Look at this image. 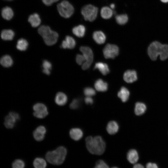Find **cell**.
<instances>
[{
	"label": "cell",
	"instance_id": "obj_26",
	"mask_svg": "<svg viewBox=\"0 0 168 168\" xmlns=\"http://www.w3.org/2000/svg\"><path fill=\"white\" fill-rule=\"evenodd\" d=\"M113 13L111 8L107 6L102 7L100 11L101 16L106 19L110 18L112 16Z\"/></svg>",
	"mask_w": 168,
	"mask_h": 168
},
{
	"label": "cell",
	"instance_id": "obj_36",
	"mask_svg": "<svg viewBox=\"0 0 168 168\" xmlns=\"http://www.w3.org/2000/svg\"><path fill=\"white\" fill-rule=\"evenodd\" d=\"M80 105L79 100L77 99H74L73 100L70 104L69 106L70 108L72 109H77Z\"/></svg>",
	"mask_w": 168,
	"mask_h": 168
},
{
	"label": "cell",
	"instance_id": "obj_15",
	"mask_svg": "<svg viewBox=\"0 0 168 168\" xmlns=\"http://www.w3.org/2000/svg\"><path fill=\"white\" fill-rule=\"evenodd\" d=\"M127 158L130 163L136 164L139 159V156L137 151L134 149L129 150L127 153Z\"/></svg>",
	"mask_w": 168,
	"mask_h": 168
},
{
	"label": "cell",
	"instance_id": "obj_4",
	"mask_svg": "<svg viewBox=\"0 0 168 168\" xmlns=\"http://www.w3.org/2000/svg\"><path fill=\"white\" fill-rule=\"evenodd\" d=\"M38 32L43 37L45 44L48 45H52L57 41L58 37V33L52 30L48 26H41L38 29Z\"/></svg>",
	"mask_w": 168,
	"mask_h": 168
},
{
	"label": "cell",
	"instance_id": "obj_12",
	"mask_svg": "<svg viewBox=\"0 0 168 168\" xmlns=\"http://www.w3.org/2000/svg\"><path fill=\"white\" fill-rule=\"evenodd\" d=\"M123 78L126 82L130 83L134 82L137 79V72L134 70H128L124 72Z\"/></svg>",
	"mask_w": 168,
	"mask_h": 168
},
{
	"label": "cell",
	"instance_id": "obj_30",
	"mask_svg": "<svg viewBox=\"0 0 168 168\" xmlns=\"http://www.w3.org/2000/svg\"><path fill=\"white\" fill-rule=\"evenodd\" d=\"M28 45V42L25 39L21 38L18 40L16 47L18 50L23 51L27 49Z\"/></svg>",
	"mask_w": 168,
	"mask_h": 168
},
{
	"label": "cell",
	"instance_id": "obj_35",
	"mask_svg": "<svg viewBox=\"0 0 168 168\" xmlns=\"http://www.w3.org/2000/svg\"><path fill=\"white\" fill-rule=\"evenodd\" d=\"M94 168H109L107 164L103 160H99L96 163Z\"/></svg>",
	"mask_w": 168,
	"mask_h": 168
},
{
	"label": "cell",
	"instance_id": "obj_34",
	"mask_svg": "<svg viewBox=\"0 0 168 168\" xmlns=\"http://www.w3.org/2000/svg\"><path fill=\"white\" fill-rule=\"evenodd\" d=\"M84 93L86 96L91 97L96 94V91L93 88L87 87L84 89Z\"/></svg>",
	"mask_w": 168,
	"mask_h": 168
},
{
	"label": "cell",
	"instance_id": "obj_14",
	"mask_svg": "<svg viewBox=\"0 0 168 168\" xmlns=\"http://www.w3.org/2000/svg\"><path fill=\"white\" fill-rule=\"evenodd\" d=\"M54 100L56 104L59 106L64 105L68 101V97L63 92H58L55 97Z\"/></svg>",
	"mask_w": 168,
	"mask_h": 168
},
{
	"label": "cell",
	"instance_id": "obj_31",
	"mask_svg": "<svg viewBox=\"0 0 168 168\" xmlns=\"http://www.w3.org/2000/svg\"><path fill=\"white\" fill-rule=\"evenodd\" d=\"M115 18L117 23L120 25L125 24L127 22L128 19V15L125 14L117 15Z\"/></svg>",
	"mask_w": 168,
	"mask_h": 168
},
{
	"label": "cell",
	"instance_id": "obj_29",
	"mask_svg": "<svg viewBox=\"0 0 168 168\" xmlns=\"http://www.w3.org/2000/svg\"><path fill=\"white\" fill-rule=\"evenodd\" d=\"M33 165L35 168H46L47 163L44 159L37 157L34 160Z\"/></svg>",
	"mask_w": 168,
	"mask_h": 168
},
{
	"label": "cell",
	"instance_id": "obj_45",
	"mask_svg": "<svg viewBox=\"0 0 168 168\" xmlns=\"http://www.w3.org/2000/svg\"><path fill=\"white\" fill-rule=\"evenodd\" d=\"M7 0V1H11V0Z\"/></svg>",
	"mask_w": 168,
	"mask_h": 168
},
{
	"label": "cell",
	"instance_id": "obj_40",
	"mask_svg": "<svg viewBox=\"0 0 168 168\" xmlns=\"http://www.w3.org/2000/svg\"><path fill=\"white\" fill-rule=\"evenodd\" d=\"M85 102L87 104H92L93 103V100L91 97L86 96L85 98Z\"/></svg>",
	"mask_w": 168,
	"mask_h": 168
},
{
	"label": "cell",
	"instance_id": "obj_39",
	"mask_svg": "<svg viewBox=\"0 0 168 168\" xmlns=\"http://www.w3.org/2000/svg\"><path fill=\"white\" fill-rule=\"evenodd\" d=\"M146 168H159L157 165L154 163L148 162L146 165Z\"/></svg>",
	"mask_w": 168,
	"mask_h": 168
},
{
	"label": "cell",
	"instance_id": "obj_22",
	"mask_svg": "<svg viewBox=\"0 0 168 168\" xmlns=\"http://www.w3.org/2000/svg\"><path fill=\"white\" fill-rule=\"evenodd\" d=\"M28 21L34 27L38 26L40 24L41 19L39 15L36 13L30 16L28 19Z\"/></svg>",
	"mask_w": 168,
	"mask_h": 168
},
{
	"label": "cell",
	"instance_id": "obj_37",
	"mask_svg": "<svg viewBox=\"0 0 168 168\" xmlns=\"http://www.w3.org/2000/svg\"><path fill=\"white\" fill-rule=\"evenodd\" d=\"M76 61L78 64L81 65L84 63L86 60L84 57L83 55L78 54L76 56Z\"/></svg>",
	"mask_w": 168,
	"mask_h": 168
},
{
	"label": "cell",
	"instance_id": "obj_17",
	"mask_svg": "<svg viewBox=\"0 0 168 168\" xmlns=\"http://www.w3.org/2000/svg\"><path fill=\"white\" fill-rule=\"evenodd\" d=\"M69 135L72 139L75 141H78L82 138L83 133L82 130L80 128H74L70 130Z\"/></svg>",
	"mask_w": 168,
	"mask_h": 168
},
{
	"label": "cell",
	"instance_id": "obj_24",
	"mask_svg": "<svg viewBox=\"0 0 168 168\" xmlns=\"http://www.w3.org/2000/svg\"><path fill=\"white\" fill-rule=\"evenodd\" d=\"M14 32L12 30H4L1 33L2 39L5 40H12L14 36Z\"/></svg>",
	"mask_w": 168,
	"mask_h": 168
},
{
	"label": "cell",
	"instance_id": "obj_11",
	"mask_svg": "<svg viewBox=\"0 0 168 168\" xmlns=\"http://www.w3.org/2000/svg\"><path fill=\"white\" fill-rule=\"evenodd\" d=\"M46 132V129L44 126H39L33 132V137L36 141H41L44 139Z\"/></svg>",
	"mask_w": 168,
	"mask_h": 168
},
{
	"label": "cell",
	"instance_id": "obj_7",
	"mask_svg": "<svg viewBox=\"0 0 168 168\" xmlns=\"http://www.w3.org/2000/svg\"><path fill=\"white\" fill-rule=\"evenodd\" d=\"M80 50L83 54L86 60L82 65V68L84 70H86L90 67L93 62V53L91 49L87 46L81 47Z\"/></svg>",
	"mask_w": 168,
	"mask_h": 168
},
{
	"label": "cell",
	"instance_id": "obj_3",
	"mask_svg": "<svg viewBox=\"0 0 168 168\" xmlns=\"http://www.w3.org/2000/svg\"><path fill=\"white\" fill-rule=\"evenodd\" d=\"M67 153L66 149L59 146L55 150L47 152L45 155L47 161L50 163L58 165L64 161Z\"/></svg>",
	"mask_w": 168,
	"mask_h": 168
},
{
	"label": "cell",
	"instance_id": "obj_41",
	"mask_svg": "<svg viewBox=\"0 0 168 168\" xmlns=\"http://www.w3.org/2000/svg\"><path fill=\"white\" fill-rule=\"evenodd\" d=\"M133 168H145L142 164L139 163L135 164L134 165Z\"/></svg>",
	"mask_w": 168,
	"mask_h": 168
},
{
	"label": "cell",
	"instance_id": "obj_27",
	"mask_svg": "<svg viewBox=\"0 0 168 168\" xmlns=\"http://www.w3.org/2000/svg\"><path fill=\"white\" fill-rule=\"evenodd\" d=\"M147 109L146 105L140 102H137L135 105L134 112L137 115H140L143 114Z\"/></svg>",
	"mask_w": 168,
	"mask_h": 168
},
{
	"label": "cell",
	"instance_id": "obj_13",
	"mask_svg": "<svg viewBox=\"0 0 168 168\" xmlns=\"http://www.w3.org/2000/svg\"><path fill=\"white\" fill-rule=\"evenodd\" d=\"M76 45V41L74 39L69 36H67L65 40L62 43L61 47L63 49H72Z\"/></svg>",
	"mask_w": 168,
	"mask_h": 168
},
{
	"label": "cell",
	"instance_id": "obj_5",
	"mask_svg": "<svg viewBox=\"0 0 168 168\" xmlns=\"http://www.w3.org/2000/svg\"><path fill=\"white\" fill-rule=\"evenodd\" d=\"M98 11L97 7L91 4H88L82 7L81 13L85 20L91 22L96 19Z\"/></svg>",
	"mask_w": 168,
	"mask_h": 168
},
{
	"label": "cell",
	"instance_id": "obj_44",
	"mask_svg": "<svg viewBox=\"0 0 168 168\" xmlns=\"http://www.w3.org/2000/svg\"><path fill=\"white\" fill-rule=\"evenodd\" d=\"M111 168H118V167H112Z\"/></svg>",
	"mask_w": 168,
	"mask_h": 168
},
{
	"label": "cell",
	"instance_id": "obj_21",
	"mask_svg": "<svg viewBox=\"0 0 168 168\" xmlns=\"http://www.w3.org/2000/svg\"><path fill=\"white\" fill-rule=\"evenodd\" d=\"M130 92L125 87H122L118 93V96L124 102L128 100Z\"/></svg>",
	"mask_w": 168,
	"mask_h": 168
},
{
	"label": "cell",
	"instance_id": "obj_28",
	"mask_svg": "<svg viewBox=\"0 0 168 168\" xmlns=\"http://www.w3.org/2000/svg\"><path fill=\"white\" fill-rule=\"evenodd\" d=\"M0 63L3 67H9L13 64V61L12 58L9 55L3 56L0 59Z\"/></svg>",
	"mask_w": 168,
	"mask_h": 168
},
{
	"label": "cell",
	"instance_id": "obj_25",
	"mask_svg": "<svg viewBox=\"0 0 168 168\" xmlns=\"http://www.w3.org/2000/svg\"><path fill=\"white\" fill-rule=\"evenodd\" d=\"M1 14L2 17L7 20H11L13 16V12L11 8L8 7H5L2 8Z\"/></svg>",
	"mask_w": 168,
	"mask_h": 168
},
{
	"label": "cell",
	"instance_id": "obj_33",
	"mask_svg": "<svg viewBox=\"0 0 168 168\" xmlns=\"http://www.w3.org/2000/svg\"><path fill=\"white\" fill-rule=\"evenodd\" d=\"M25 166L24 162L19 159L15 160L12 164V168H24Z\"/></svg>",
	"mask_w": 168,
	"mask_h": 168
},
{
	"label": "cell",
	"instance_id": "obj_23",
	"mask_svg": "<svg viewBox=\"0 0 168 168\" xmlns=\"http://www.w3.org/2000/svg\"><path fill=\"white\" fill-rule=\"evenodd\" d=\"M85 27L83 25H79L73 27L72 29L73 34L78 37H82L85 35Z\"/></svg>",
	"mask_w": 168,
	"mask_h": 168
},
{
	"label": "cell",
	"instance_id": "obj_8",
	"mask_svg": "<svg viewBox=\"0 0 168 168\" xmlns=\"http://www.w3.org/2000/svg\"><path fill=\"white\" fill-rule=\"evenodd\" d=\"M33 115L38 119H43L48 114V109L46 105L41 103H37L33 107Z\"/></svg>",
	"mask_w": 168,
	"mask_h": 168
},
{
	"label": "cell",
	"instance_id": "obj_42",
	"mask_svg": "<svg viewBox=\"0 0 168 168\" xmlns=\"http://www.w3.org/2000/svg\"><path fill=\"white\" fill-rule=\"evenodd\" d=\"M115 5L113 3H112L110 5V8L111 9H114L115 7Z\"/></svg>",
	"mask_w": 168,
	"mask_h": 168
},
{
	"label": "cell",
	"instance_id": "obj_19",
	"mask_svg": "<svg viewBox=\"0 0 168 168\" xmlns=\"http://www.w3.org/2000/svg\"><path fill=\"white\" fill-rule=\"evenodd\" d=\"M94 86L96 90L100 92L106 91L108 88L107 83L102 79H97L95 82Z\"/></svg>",
	"mask_w": 168,
	"mask_h": 168
},
{
	"label": "cell",
	"instance_id": "obj_20",
	"mask_svg": "<svg viewBox=\"0 0 168 168\" xmlns=\"http://www.w3.org/2000/svg\"><path fill=\"white\" fill-rule=\"evenodd\" d=\"M94 69H98L104 75H105L110 72V70L108 65L102 62H98L96 63Z\"/></svg>",
	"mask_w": 168,
	"mask_h": 168
},
{
	"label": "cell",
	"instance_id": "obj_6",
	"mask_svg": "<svg viewBox=\"0 0 168 168\" xmlns=\"http://www.w3.org/2000/svg\"><path fill=\"white\" fill-rule=\"evenodd\" d=\"M57 7L60 15L65 18L70 17L74 12V8L72 5L66 0L58 4Z\"/></svg>",
	"mask_w": 168,
	"mask_h": 168
},
{
	"label": "cell",
	"instance_id": "obj_32",
	"mask_svg": "<svg viewBox=\"0 0 168 168\" xmlns=\"http://www.w3.org/2000/svg\"><path fill=\"white\" fill-rule=\"evenodd\" d=\"M42 67L43 68V72L46 75L50 74V70L52 68L51 63L47 60H44L42 63Z\"/></svg>",
	"mask_w": 168,
	"mask_h": 168
},
{
	"label": "cell",
	"instance_id": "obj_2",
	"mask_svg": "<svg viewBox=\"0 0 168 168\" xmlns=\"http://www.w3.org/2000/svg\"><path fill=\"white\" fill-rule=\"evenodd\" d=\"M147 52L152 60H156L160 55V59L164 60L168 58V45L162 44L157 41H154L149 45Z\"/></svg>",
	"mask_w": 168,
	"mask_h": 168
},
{
	"label": "cell",
	"instance_id": "obj_1",
	"mask_svg": "<svg viewBox=\"0 0 168 168\" xmlns=\"http://www.w3.org/2000/svg\"><path fill=\"white\" fill-rule=\"evenodd\" d=\"M86 144L88 151L93 154L102 155L105 150V143L102 137L99 136L87 137L86 139Z\"/></svg>",
	"mask_w": 168,
	"mask_h": 168
},
{
	"label": "cell",
	"instance_id": "obj_10",
	"mask_svg": "<svg viewBox=\"0 0 168 168\" xmlns=\"http://www.w3.org/2000/svg\"><path fill=\"white\" fill-rule=\"evenodd\" d=\"M20 119V116L18 113L14 112H10L5 118L4 125L7 128H12Z\"/></svg>",
	"mask_w": 168,
	"mask_h": 168
},
{
	"label": "cell",
	"instance_id": "obj_38",
	"mask_svg": "<svg viewBox=\"0 0 168 168\" xmlns=\"http://www.w3.org/2000/svg\"><path fill=\"white\" fill-rule=\"evenodd\" d=\"M59 0H42L43 2L47 6H50L53 3L58 1Z\"/></svg>",
	"mask_w": 168,
	"mask_h": 168
},
{
	"label": "cell",
	"instance_id": "obj_18",
	"mask_svg": "<svg viewBox=\"0 0 168 168\" xmlns=\"http://www.w3.org/2000/svg\"><path fill=\"white\" fill-rule=\"evenodd\" d=\"M119 129L118 124L114 121L109 122L106 127L107 132L110 134L113 135L117 133Z\"/></svg>",
	"mask_w": 168,
	"mask_h": 168
},
{
	"label": "cell",
	"instance_id": "obj_43",
	"mask_svg": "<svg viewBox=\"0 0 168 168\" xmlns=\"http://www.w3.org/2000/svg\"><path fill=\"white\" fill-rule=\"evenodd\" d=\"M162 2L164 3H168V0H160Z\"/></svg>",
	"mask_w": 168,
	"mask_h": 168
},
{
	"label": "cell",
	"instance_id": "obj_16",
	"mask_svg": "<svg viewBox=\"0 0 168 168\" xmlns=\"http://www.w3.org/2000/svg\"><path fill=\"white\" fill-rule=\"evenodd\" d=\"M93 38L95 41L98 44H103L106 40V36L101 31H96L93 34Z\"/></svg>",
	"mask_w": 168,
	"mask_h": 168
},
{
	"label": "cell",
	"instance_id": "obj_9",
	"mask_svg": "<svg viewBox=\"0 0 168 168\" xmlns=\"http://www.w3.org/2000/svg\"><path fill=\"white\" fill-rule=\"evenodd\" d=\"M104 57L106 59L114 58L119 53V48L116 45L108 44L103 49Z\"/></svg>",
	"mask_w": 168,
	"mask_h": 168
}]
</instances>
